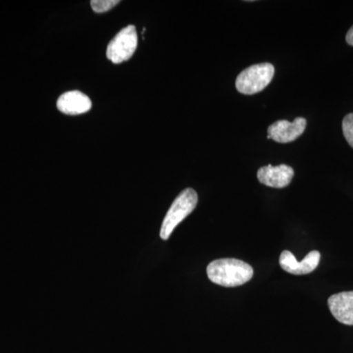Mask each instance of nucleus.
Here are the masks:
<instances>
[{
    "instance_id": "0eeeda50",
    "label": "nucleus",
    "mask_w": 353,
    "mask_h": 353,
    "mask_svg": "<svg viewBox=\"0 0 353 353\" xmlns=\"http://www.w3.org/2000/svg\"><path fill=\"white\" fill-rule=\"evenodd\" d=\"M294 169L288 165L282 164L279 166L262 167L257 172V179L260 183L267 187L283 189L288 187L294 178Z\"/></svg>"
},
{
    "instance_id": "1a4fd4ad",
    "label": "nucleus",
    "mask_w": 353,
    "mask_h": 353,
    "mask_svg": "<svg viewBox=\"0 0 353 353\" xmlns=\"http://www.w3.org/2000/svg\"><path fill=\"white\" fill-rule=\"evenodd\" d=\"M330 311L339 322L353 326V292H340L329 297Z\"/></svg>"
},
{
    "instance_id": "f257e3e1",
    "label": "nucleus",
    "mask_w": 353,
    "mask_h": 353,
    "mask_svg": "<svg viewBox=\"0 0 353 353\" xmlns=\"http://www.w3.org/2000/svg\"><path fill=\"white\" fill-rule=\"evenodd\" d=\"M208 276L211 282L222 287H239L252 280L253 269L241 260L218 259L208 265Z\"/></svg>"
},
{
    "instance_id": "9d476101",
    "label": "nucleus",
    "mask_w": 353,
    "mask_h": 353,
    "mask_svg": "<svg viewBox=\"0 0 353 353\" xmlns=\"http://www.w3.org/2000/svg\"><path fill=\"white\" fill-rule=\"evenodd\" d=\"M119 3V0H92L90 1V6L95 13L108 12Z\"/></svg>"
},
{
    "instance_id": "f8f14e48",
    "label": "nucleus",
    "mask_w": 353,
    "mask_h": 353,
    "mask_svg": "<svg viewBox=\"0 0 353 353\" xmlns=\"http://www.w3.org/2000/svg\"><path fill=\"white\" fill-rule=\"evenodd\" d=\"M347 43L350 44V46H353V26L352 28H350V31L347 32Z\"/></svg>"
},
{
    "instance_id": "39448f33",
    "label": "nucleus",
    "mask_w": 353,
    "mask_h": 353,
    "mask_svg": "<svg viewBox=\"0 0 353 353\" xmlns=\"http://www.w3.org/2000/svg\"><path fill=\"white\" fill-rule=\"evenodd\" d=\"M306 119L296 118L294 122L280 120L268 128V139H274L277 143H288L296 141L305 131Z\"/></svg>"
},
{
    "instance_id": "7ed1b4c3",
    "label": "nucleus",
    "mask_w": 353,
    "mask_h": 353,
    "mask_svg": "<svg viewBox=\"0 0 353 353\" xmlns=\"http://www.w3.org/2000/svg\"><path fill=\"white\" fill-rule=\"evenodd\" d=\"M275 75V68L270 63L252 65L238 76L236 88L241 94H254L263 90Z\"/></svg>"
},
{
    "instance_id": "f03ea898",
    "label": "nucleus",
    "mask_w": 353,
    "mask_h": 353,
    "mask_svg": "<svg viewBox=\"0 0 353 353\" xmlns=\"http://www.w3.org/2000/svg\"><path fill=\"white\" fill-rule=\"evenodd\" d=\"M197 201L199 196L194 190L185 189L179 194L162 223L160 230V238L162 240L167 241L170 238L175 228L196 208Z\"/></svg>"
},
{
    "instance_id": "423d86ee",
    "label": "nucleus",
    "mask_w": 353,
    "mask_h": 353,
    "mask_svg": "<svg viewBox=\"0 0 353 353\" xmlns=\"http://www.w3.org/2000/svg\"><path fill=\"white\" fill-rule=\"evenodd\" d=\"M321 255L317 250H313L306 255L303 261L299 262L289 250H285L280 256V266L283 270L292 275H305L315 270L319 264Z\"/></svg>"
},
{
    "instance_id": "9b49d317",
    "label": "nucleus",
    "mask_w": 353,
    "mask_h": 353,
    "mask_svg": "<svg viewBox=\"0 0 353 353\" xmlns=\"http://www.w3.org/2000/svg\"><path fill=\"white\" fill-rule=\"evenodd\" d=\"M343 136L353 148V113L347 114L343 121Z\"/></svg>"
},
{
    "instance_id": "6e6552de",
    "label": "nucleus",
    "mask_w": 353,
    "mask_h": 353,
    "mask_svg": "<svg viewBox=\"0 0 353 353\" xmlns=\"http://www.w3.org/2000/svg\"><path fill=\"white\" fill-rule=\"evenodd\" d=\"M90 97L79 90H71L60 95L57 101V108L60 112L67 115H80L92 109Z\"/></svg>"
},
{
    "instance_id": "20e7f679",
    "label": "nucleus",
    "mask_w": 353,
    "mask_h": 353,
    "mask_svg": "<svg viewBox=\"0 0 353 353\" xmlns=\"http://www.w3.org/2000/svg\"><path fill=\"white\" fill-rule=\"evenodd\" d=\"M138 46V32L134 26L121 30L109 43L106 57L114 64L127 61L134 55Z\"/></svg>"
}]
</instances>
